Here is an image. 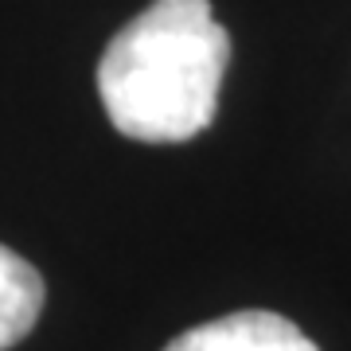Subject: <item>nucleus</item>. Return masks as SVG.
Wrapping results in <instances>:
<instances>
[{
    "mask_svg": "<svg viewBox=\"0 0 351 351\" xmlns=\"http://www.w3.org/2000/svg\"><path fill=\"white\" fill-rule=\"evenodd\" d=\"M226 63L211 0H152L101 51L98 94L121 137L180 145L215 121Z\"/></svg>",
    "mask_w": 351,
    "mask_h": 351,
    "instance_id": "nucleus-1",
    "label": "nucleus"
},
{
    "mask_svg": "<svg viewBox=\"0 0 351 351\" xmlns=\"http://www.w3.org/2000/svg\"><path fill=\"white\" fill-rule=\"evenodd\" d=\"M43 277L16 250L0 246V351L16 348L43 313Z\"/></svg>",
    "mask_w": 351,
    "mask_h": 351,
    "instance_id": "nucleus-3",
    "label": "nucleus"
},
{
    "mask_svg": "<svg viewBox=\"0 0 351 351\" xmlns=\"http://www.w3.org/2000/svg\"><path fill=\"white\" fill-rule=\"evenodd\" d=\"M164 351H320L301 328L265 308H246L188 328Z\"/></svg>",
    "mask_w": 351,
    "mask_h": 351,
    "instance_id": "nucleus-2",
    "label": "nucleus"
}]
</instances>
